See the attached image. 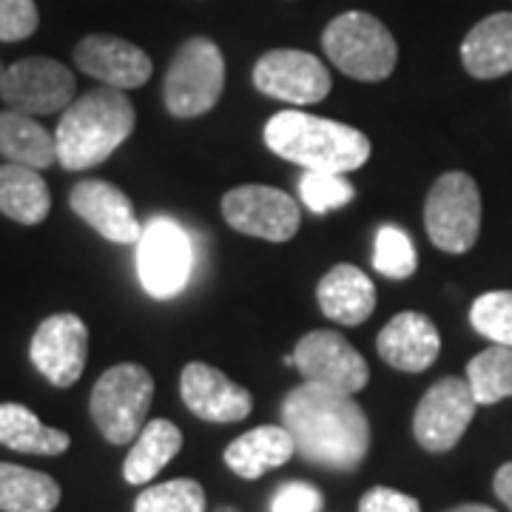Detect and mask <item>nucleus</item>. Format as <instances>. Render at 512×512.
Segmentation results:
<instances>
[{"label": "nucleus", "mask_w": 512, "mask_h": 512, "mask_svg": "<svg viewBox=\"0 0 512 512\" xmlns=\"http://www.w3.org/2000/svg\"><path fill=\"white\" fill-rule=\"evenodd\" d=\"M282 427L291 433L299 456L328 470L350 473L370 450L365 410L348 393H336L319 384H299L285 396Z\"/></svg>", "instance_id": "obj_1"}, {"label": "nucleus", "mask_w": 512, "mask_h": 512, "mask_svg": "<svg viewBox=\"0 0 512 512\" xmlns=\"http://www.w3.org/2000/svg\"><path fill=\"white\" fill-rule=\"evenodd\" d=\"M265 146L288 163L330 174L356 171L370 157V140L359 128L296 109L279 111L265 123Z\"/></svg>", "instance_id": "obj_2"}, {"label": "nucleus", "mask_w": 512, "mask_h": 512, "mask_svg": "<svg viewBox=\"0 0 512 512\" xmlns=\"http://www.w3.org/2000/svg\"><path fill=\"white\" fill-rule=\"evenodd\" d=\"M137 111L120 89H94L72 100L55 131L57 163L69 171H86L109 160L134 131Z\"/></svg>", "instance_id": "obj_3"}, {"label": "nucleus", "mask_w": 512, "mask_h": 512, "mask_svg": "<svg viewBox=\"0 0 512 512\" xmlns=\"http://www.w3.org/2000/svg\"><path fill=\"white\" fill-rule=\"evenodd\" d=\"M322 49L339 72L362 83L390 77L399 60V46L387 26L367 12H345L330 20Z\"/></svg>", "instance_id": "obj_4"}, {"label": "nucleus", "mask_w": 512, "mask_h": 512, "mask_svg": "<svg viewBox=\"0 0 512 512\" xmlns=\"http://www.w3.org/2000/svg\"><path fill=\"white\" fill-rule=\"evenodd\" d=\"M154 396V379L143 365L109 367L92 390V419L103 439L131 444L146 427V413Z\"/></svg>", "instance_id": "obj_5"}, {"label": "nucleus", "mask_w": 512, "mask_h": 512, "mask_svg": "<svg viewBox=\"0 0 512 512\" xmlns=\"http://www.w3.org/2000/svg\"><path fill=\"white\" fill-rule=\"evenodd\" d=\"M225 89V57L208 37H191L165 74V106L174 117L191 120L217 106Z\"/></svg>", "instance_id": "obj_6"}, {"label": "nucleus", "mask_w": 512, "mask_h": 512, "mask_svg": "<svg viewBox=\"0 0 512 512\" xmlns=\"http://www.w3.org/2000/svg\"><path fill=\"white\" fill-rule=\"evenodd\" d=\"M424 225L433 245L447 254H467L481 231V191L464 171L436 180L424 202Z\"/></svg>", "instance_id": "obj_7"}, {"label": "nucleus", "mask_w": 512, "mask_h": 512, "mask_svg": "<svg viewBox=\"0 0 512 512\" xmlns=\"http://www.w3.org/2000/svg\"><path fill=\"white\" fill-rule=\"evenodd\" d=\"M194 265V248L180 222L157 217L137 239V274L151 296L171 299L183 291Z\"/></svg>", "instance_id": "obj_8"}, {"label": "nucleus", "mask_w": 512, "mask_h": 512, "mask_svg": "<svg viewBox=\"0 0 512 512\" xmlns=\"http://www.w3.org/2000/svg\"><path fill=\"white\" fill-rule=\"evenodd\" d=\"M293 365L305 382L328 387L336 393H359L370 379L365 356L350 345L339 330H311L293 350Z\"/></svg>", "instance_id": "obj_9"}, {"label": "nucleus", "mask_w": 512, "mask_h": 512, "mask_svg": "<svg viewBox=\"0 0 512 512\" xmlns=\"http://www.w3.org/2000/svg\"><path fill=\"white\" fill-rule=\"evenodd\" d=\"M0 97L9 109L29 117L55 114L74 100V74L52 57H26L3 69Z\"/></svg>", "instance_id": "obj_10"}, {"label": "nucleus", "mask_w": 512, "mask_h": 512, "mask_svg": "<svg viewBox=\"0 0 512 512\" xmlns=\"http://www.w3.org/2000/svg\"><path fill=\"white\" fill-rule=\"evenodd\" d=\"M225 222L248 237L288 242L299 231V205L291 194L271 185H239L222 197Z\"/></svg>", "instance_id": "obj_11"}, {"label": "nucleus", "mask_w": 512, "mask_h": 512, "mask_svg": "<svg viewBox=\"0 0 512 512\" xmlns=\"http://www.w3.org/2000/svg\"><path fill=\"white\" fill-rule=\"evenodd\" d=\"M476 407L467 379L447 376L421 396L413 416V436L424 450L447 453L467 433L470 421L476 416Z\"/></svg>", "instance_id": "obj_12"}, {"label": "nucleus", "mask_w": 512, "mask_h": 512, "mask_svg": "<svg viewBox=\"0 0 512 512\" xmlns=\"http://www.w3.org/2000/svg\"><path fill=\"white\" fill-rule=\"evenodd\" d=\"M254 86L282 103L311 106L328 97L330 74L319 57L299 49H276L256 60Z\"/></svg>", "instance_id": "obj_13"}, {"label": "nucleus", "mask_w": 512, "mask_h": 512, "mask_svg": "<svg viewBox=\"0 0 512 512\" xmlns=\"http://www.w3.org/2000/svg\"><path fill=\"white\" fill-rule=\"evenodd\" d=\"M86 350H89L86 322L74 313H55L35 330L29 356L55 387H72L83 376Z\"/></svg>", "instance_id": "obj_14"}, {"label": "nucleus", "mask_w": 512, "mask_h": 512, "mask_svg": "<svg viewBox=\"0 0 512 512\" xmlns=\"http://www.w3.org/2000/svg\"><path fill=\"white\" fill-rule=\"evenodd\" d=\"M180 393L185 407L197 419L211 424H234L254 410V396L245 387L234 384L222 370L205 362L185 365L180 376Z\"/></svg>", "instance_id": "obj_15"}, {"label": "nucleus", "mask_w": 512, "mask_h": 512, "mask_svg": "<svg viewBox=\"0 0 512 512\" xmlns=\"http://www.w3.org/2000/svg\"><path fill=\"white\" fill-rule=\"evenodd\" d=\"M74 60L89 77L103 80L106 86L120 92L146 86L154 69L151 57L140 46L114 35H89L80 40L74 49Z\"/></svg>", "instance_id": "obj_16"}, {"label": "nucleus", "mask_w": 512, "mask_h": 512, "mask_svg": "<svg viewBox=\"0 0 512 512\" xmlns=\"http://www.w3.org/2000/svg\"><path fill=\"white\" fill-rule=\"evenodd\" d=\"M72 211L83 222H89L100 237L117 245H131L137 242L143 228L134 217V205L117 185L106 180H83L72 188L69 194Z\"/></svg>", "instance_id": "obj_17"}, {"label": "nucleus", "mask_w": 512, "mask_h": 512, "mask_svg": "<svg viewBox=\"0 0 512 512\" xmlns=\"http://www.w3.org/2000/svg\"><path fill=\"white\" fill-rule=\"evenodd\" d=\"M379 356L404 373H421L439 359L441 339L436 325L419 311L393 316L376 339Z\"/></svg>", "instance_id": "obj_18"}, {"label": "nucleus", "mask_w": 512, "mask_h": 512, "mask_svg": "<svg viewBox=\"0 0 512 512\" xmlns=\"http://www.w3.org/2000/svg\"><path fill=\"white\" fill-rule=\"evenodd\" d=\"M316 299L330 322L353 328L370 319L376 308V288L356 265H336L322 276Z\"/></svg>", "instance_id": "obj_19"}, {"label": "nucleus", "mask_w": 512, "mask_h": 512, "mask_svg": "<svg viewBox=\"0 0 512 512\" xmlns=\"http://www.w3.org/2000/svg\"><path fill=\"white\" fill-rule=\"evenodd\" d=\"M461 63L476 80L512 72V12H498L476 23L461 43Z\"/></svg>", "instance_id": "obj_20"}, {"label": "nucleus", "mask_w": 512, "mask_h": 512, "mask_svg": "<svg viewBox=\"0 0 512 512\" xmlns=\"http://www.w3.org/2000/svg\"><path fill=\"white\" fill-rule=\"evenodd\" d=\"M293 453H296V444H293L291 433L285 427L262 424V427L248 430L245 436H239L225 447V464L239 478L254 481V478L265 476L268 470L282 467Z\"/></svg>", "instance_id": "obj_21"}, {"label": "nucleus", "mask_w": 512, "mask_h": 512, "mask_svg": "<svg viewBox=\"0 0 512 512\" xmlns=\"http://www.w3.org/2000/svg\"><path fill=\"white\" fill-rule=\"evenodd\" d=\"M0 157L43 171L57 163L55 134H49L29 114L12 109L0 111Z\"/></svg>", "instance_id": "obj_22"}, {"label": "nucleus", "mask_w": 512, "mask_h": 512, "mask_svg": "<svg viewBox=\"0 0 512 512\" xmlns=\"http://www.w3.org/2000/svg\"><path fill=\"white\" fill-rule=\"evenodd\" d=\"M52 211V194L35 168L18 163L0 165V214L20 225H37Z\"/></svg>", "instance_id": "obj_23"}, {"label": "nucleus", "mask_w": 512, "mask_h": 512, "mask_svg": "<svg viewBox=\"0 0 512 512\" xmlns=\"http://www.w3.org/2000/svg\"><path fill=\"white\" fill-rule=\"evenodd\" d=\"M0 444L29 456H60L69 450V433L46 427L29 407L15 402L0 404Z\"/></svg>", "instance_id": "obj_24"}, {"label": "nucleus", "mask_w": 512, "mask_h": 512, "mask_svg": "<svg viewBox=\"0 0 512 512\" xmlns=\"http://www.w3.org/2000/svg\"><path fill=\"white\" fill-rule=\"evenodd\" d=\"M180 450H183V433L174 421H148L128 450L123 476L128 484H148Z\"/></svg>", "instance_id": "obj_25"}, {"label": "nucleus", "mask_w": 512, "mask_h": 512, "mask_svg": "<svg viewBox=\"0 0 512 512\" xmlns=\"http://www.w3.org/2000/svg\"><path fill=\"white\" fill-rule=\"evenodd\" d=\"M60 484L46 473L0 461V512H52Z\"/></svg>", "instance_id": "obj_26"}, {"label": "nucleus", "mask_w": 512, "mask_h": 512, "mask_svg": "<svg viewBox=\"0 0 512 512\" xmlns=\"http://www.w3.org/2000/svg\"><path fill=\"white\" fill-rule=\"evenodd\" d=\"M467 384L476 404H495L512 396V348L493 345L467 365Z\"/></svg>", "instance_id": "obj_27"}, {"label": "nucleus", "mask_w": 512, "mask_h": 512, "mask_svg": "<svg viewBox=\"0 0 512 512\" xmlns=\"http://www.w3.org/2000/svg\"><path fill=\"white\" fill-rule=\"evenodd\" d=\"M134 512H205V490L194 478H174L143 490Z\"/></svg>", "instance_id": "obj_28"}, {"label": "nucleus", "mask_w": 512, "mask_h": 512, "mask_svg": "<svg viewBox=\"0 0 512 512\" xmlns=\"http://www.w3.org/2000/svg\"><path fill=\"white\" fill-rule=\"evenodd\" d=\"M373 268L387 279H407L416 274V248L413 239L399 225H382L373 248Z\"/></svg>", "instance_id": "obj_29"}, {"label": "nucleus", "mask_w": 512, "mask_h": 512, "mask_svg": "<svg viewBox=\"0 0 512 512\" xmlns=\"http://www.w3.org/2000/svg\"><path fill=\"white\" fill-rule=\"evenodd\" d=\"M470 322L493 345L512 348V291H490L478 296L470 308Z\"/></svg>", "instance_id": "obj_30"}, {"label": "nucleus", "mask_w": 512, "mask_h": 512, "mask_svg": "<svg viewBox=\"0 0 512 512\" xmlns=\"http://www.w3.org/2000/svg\"><path fill=\"white\" fill-rule=\"evenodd\" d=\"M299 194L302 202L311 208L313 214H328L353 200V185L345 180V174H330V171H308L299 180Z\"/></svg>", "instance_id": "obj_31"}, {"label": "nucleus", "mask_w": 512, "mask_h": 512, "mask_svg": "<svg viewBox=\"0 0 512 512\" xmlns=\"http://www.w3.org/2000/svg\"><path fill=\"white\" fill-rule=\"evenodd\" d=\"M40 15L35 0H0V40L15 43L35 35Z\"/></svg>", "instance_id": "obj_32"}, {"label": "nucleus", "mask_w": 512, "mask_h": 512, "mask_svg": "<svg viewBox=\"0 0 512 512\" xmlns=\"http://www.w3.org/2000/svg\"><path fill=\"white\" fill-rule=\"evenodd\" d=\"M322 504H325V498L313 484L291 481V484H282L276 490L274 501H271V512H319Z\"/></svg>", "instance_id": "obj_33"}, {"label": "nucleus", "mask_w": 512, "mask_h": 512, "mask_svg": "<svg viewBox=\"0 0 512 512\" xmlns=\"http://www.w3.org/2000/svg\"><path fill=\"white\" fill-rule=\"evenodd\" d=\"M359 512H421L413 495L399 493L393 487H373L362 495Z\"/></svg>", "instance_id": "obj_34"}, {"label": "nucleus", "mask_w": 512, "mask_h": 512, "mask_svg": "<svg viewBox=\"0 0 512 512\" xmlns=\"http://www.w3.org/2000/svg\"><path fill=\"white\" fill-rule=\"evenodd\" d=\"M493 490L501 498V504H507L512 510V461L504 464V467H498V473L493 478Z\"/></svg>", "instance_id": "obj_35"}, {"label": "nucleus", "mask_w": 512, "mask_h": 512, "mask_svg": "<svg viewBox=\"0 0 512 512\" xmlns=\"http://www.w3.org/2000/svg\"><path fill=\"white\" fill-rule=\"evenodd\" d=\"M447 512H495L493 507H484V504H458L453 510Z\"/></svg>", "instance_id": "obj_36"}, {"label": "nucleus", "mask_w": 512, "mask_h": 512, "mask_svg": "<svg viewBox=\"0 0 512 512\" xmlns=\"http://www.w3.org/2000/svg\"><path fill=\"white\" fill-rule=\"evenodd\" d=\"M0 77H3V66H0Z\"/></svg>", "instance_id": "obj_37"}]
</instances>
